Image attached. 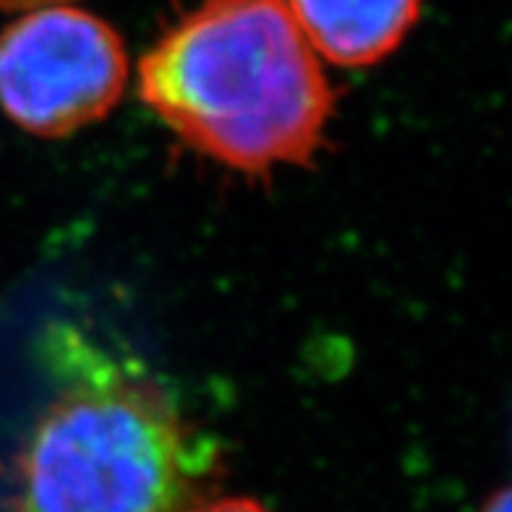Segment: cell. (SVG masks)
Masks as SVG:
<instances>
[{"instance_id": "6da1fadb", "label": "cell", "mask_w": 512, "mask_h": 512, "mask_svg": "<svg viewBox=\"0 0 512 512\" xmlns=\"http://www.w3.org/2000/svg\"><path fill=\"white\" fill-rule=\"evenodd\" d=\"M139 95L186 147L241 173L309 165L335 108L285 0H199L142 55Z\"/></svg>"}, {"instance_id": "7a4b0ae2", "label": "cell", "mask_w": 512, "mask_h": 512, "mask_svg": "<svg viewBox=\"0 0 512 512\" xmlns=\"http://www.w3.org/2000/svg\"><path fill=\"white\" fill-rule=\"evenodd\" d=\"M215 471V442L157 384L95 366L37 418L16 512H183Z\"/></svg>"}, {"instance_id": "3957f363", "label": "cell", "mask_w": 512, "mask_h": 512, "mask_svg": "<svg viewBox=\"0 0 512 512\" xmlns=\"http://www.w3.org/2000/svg\"><path fill=\"white\" fill-rule=\"evenodd\" d=\"M126 81L121 34L76 6L27 11L0 34V108L27 134L63 139L102 121Z\"/></svg>"}, {"instance_id": "277c9868", "label": "cell", "mask_w": 512, "mask_h": 512, "mask_svg": "<svg viewBox=\"0 0 512 512\" xmlns=\"http://www.w3.org/2000/svg\"><path fill=\"white\" fill-rule=\"evenodd\" d=\"M424 0H285L317 58L343 68L384 61L416 27Z\"/></svg>"}, {"instance_id": "5b68a950", "label": "cell", "mask_w": 512, "mask_h": 512, "mask_svg": "<svg viewBox=\"0 0 512 512\" xmlns=\"http://www.w3.org/2000/svg\"><path fill=\"white\" fill-rule=\"evenodd\" d=\"M183 512H270L264 505L249 497H223V499H202Z\"/></svg>"}, {"instance_id": "8992f818", "label": "cell", "mask_w": 512, "mask_h": 512, "mask_svg": "<svg viewBox=\"0 0 512 512\" xmlns=\"http://www.w3.org/2000/svg\"><path fill=\"white\" fill-rule=\"evenodd\" d=\"M76 0H0V11H37L50 6H74Z\"/></svg>"}, {"instance_id": "52a82bcc", "label": "cell", "mask_w": 512, "mask_h": 512, "mask_svg": "<svg viewBox=\"0 0 512 512\" xmlns=\"http://www.w3.org/2000/svg\"><path fill=\"white\" fill-rule=\"evenodd\" d=\"M479 512H512L510 507V489L507 486H502L497 494H492V497L486 499L484 507H481Z\"/></svg>"}]
</instances>
